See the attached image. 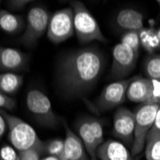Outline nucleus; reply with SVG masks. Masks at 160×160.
<instances>
[{
    "instance_id": "obj_9",
    "label": "nucleus",
    "mask_w": 160,
    "mask_h": 160,
    "mask_svg": "<svg viewBox=\"0 0 160 160\" xmlns=\"http://www.w3.org/2000/svg\"><path fill=\"white\" fill-rule=\"evenodd\" d=\"M138 56L123 43H118L112 48V64L110 77L116 80H124L135 66Z\"/></svg>"
},
{
    "instance_id": "obj_5",
    "label": "nucleus",
    "mask_w": 160,
    "mask_h": 160,
    "mask_svg": "<svg viewBox=\"0 0 160 160\" xmlns=\"http://www.w3.org/2000/svg\"><path fill=\"white\" fill-rule=\"evenodd\" d=\"M26 105L36 120L46 127H56L60 118L54 112L49 98L38 89H31L26 96Z\"/></svg>"
},
{
    "instance_id": "obj_34",
    "label": "nucleus",
    "mask_w": 160,
    "mask_h": 160,
    "mask_svg": "<svg viewBox=\"0 0 160 160\" xmlns=\"http://www.w3.org/2000/svg\"><path fill=\"white\" fill-rule=\"evenodd\" d=\"M156 3L158 4V6H159V9H160V0H157V1H156Z\"/></svg>"
},
{
    "instance_id": "obj_20",
    "label": "nucleus",
    "mask_w": 160,
    "mask_h": 160,
    "mask_svg": "<svg viewBox=\"0 0 160 160\" xmlns=\"http://www.w3.org/2000/svg\"><path fill=\"white\" fill-rule=\"evenodd\" d=\"M147 160H160V134L148 133L145 144Z\"/></svg>"
},
{
    "instance_id": "obj_31",
    "label": "nucleus",
    "mask_w": 160,
    "mask_h": 160,
    "mask_svg": "<svg viewBox=\"0 0 160 160\" xmlns=\"http://www.w3.org/2000/svg\"><path fill=\"white\" fill-rule=\"evenodd\" d=\"M40 160H60L59 158H57V157H55V156H46V157H44V158H41Z\"/></svg>"
},
{
    "instance_id": "obj_32",
    "label": "nucleus",
    "mask_w": 160,
    "mask_h": 160,
    "mask_svg": "<svg viewBox=\"0 0 160 160\" xmlns=\"http://www.w3.org/2000/svg\"><path fill=\"white\" fill-rule=\"evenodd\" d=\"M156 37L158 39V49H160V28L156 30Z\"/></svg>"
},
{
    "instance_id": "obj_15",
    "label": "nucleus",
    "mask_w": 160,
    "mask_h": 160,
    "mask_svg": "<svg viewBox=\"0 0 160 160\" xmlns=\"http://www.w3.org/2000/svg\"><path fill=\"white\" fill-rule=\"evenodd\" d=\"M117 26L123 30L140 32L144 29L142 13L133 9H123L118 12L115 18Z\"/></svg>"
},
{
    "instance_id": "obj_18",
    "label": "nucleus",
    "mask_w": 160,
    "mask_h": 160,
    "mask_svg": "<svg viewBox=\"0 0 160 160\" xmlns=\"http://www.w3.org/2000/svg\"><path fill=\"white\" fill-rule=\"evenodd\" d=\"M22 83V76L17 73H0V91L8 96L16 93Z\"/></svg>"
},
{
    "instance_id": "obj_24",
    "label": "nucleus",
    "mask_w": 160,
    "mask_h": 160,
    "mask_svg": "<svg viewBox=\"0 0 160 160\" xmlns=\"http://www.w3.org/2000/svg\"><path fill=\"white\" fill-rule=\"evenodd\" d=\"M89 122V127L91 128V132L94 134V137L98 143L99 146H101L102 144L105 142L104 139V130H103V125L102 123L96 119V118H87Z\"/></svg>"
},
{
    "instance_id": "obj_7",
    "label": "nucleus",
    "mask_w": 160,
    "mask_h": 160,
    "mask_svg": "<svg viewBox=\"0 0 160 160\" xmlns=\"http://www.w3.org/2000/svg\"><path fill=\"white\" fill-rule=\"evenodd\" d=\"M49 20V13L45 9L32 8L27 14L26 27L20 38L21 42L28 47L34 46L48 29Z\"/></svg>"
},
{
    "instance_id": "obj_23",
    "label": "nucleus",
    "mask_w": 160,
    "mask_h": 160,
    "mask_svg": "<svg viewBox=\"0 0 160 160\" xmlns=\"http://www.w3.org/2000/svg\"><path fill=\"white\" fill-rule=\"evenodd\" d=\"M121 43H123V44L132 49L136 56H139V50L141 46L139 32L136 31L126 32L121 38Z\"/></svg>"
},
{
    "instance_id": "obj_12",
    "label": "nucleus",
    "mask_w": 160,
    "mask_h": 160,
    "mask_svg": "<svg viewBox=\"0 0 160 160\" xmlns=\"http://www.w3.org/2000/svg\"><path fill=\"white\" fill-rule=\"evenodd\" d=\"M28 65V56L23 52L0 46V70L4 73H16L25 70Z\"/></svg>"
},
{
    "instance_id": "obj_21",
    "label": "nucleus",
    "mask_w": 160,
    "mask_h": 160,
    "mask_svg": "<svg viewBox=\"0 0 160 160\" xmlns=\"http://www.w3.org/2000/svg\"><path fill=\"white\" fill-rule=\"evenodd\" d=\"M141 45L150 54H153L154 50L158 48V39L156 37V31L152 29H143L139 32Z\"/></svg>"
},
{
    "instance_id": "obj_25",
    "label": "nucleus",
    "mask_w": 160,
    "mask_h": 160,
    "mask_svg": "<svg viewBox=\"0 0 160 160\" xmlns=\"http://www.w3.org/2000/svg\"><path fill=\"white\" fill-rule=\"evenodd\" d=\"M0 160H20V158L16 149L6 145L0 149Z\"/></svg>"
},
{
    "instance_id": "obj_16",
    "label": "nucleus",
    "mask_w": 160,
    "mask_h": 160,
    "mask_svg": "<svg viewBox=\"0 0 160 160\" xmlns=\"http://www.w3.org/2000/svg\"><path fill=\"white\" fill-rule=\"evenodd\" d=\"M77 132L91 160H97V150L99 145L91 132L88 119H82L77 124Z\"/></svg>"
},
{
    "instance_id": "obj_10",
    "label": "nucleus",
    "mask_w": 160,
    "mask_h": 160,
    "mask_svg": "<svg viewBox=\"0 0 160 160\" xmlns=\"http://www.w3.org/2000/svg\"><path fill=\"white\" fill-rule=\"evenodd\" d=\"M134 128V112L126 108H119L113 116V134L128 146L132 147Z\"/></svg>"
},
{
    "instance_id": "obj_19",
    "label": "nucleus",
    "mask_w": 160,
    "mask_h": 160,
    "mask_svg": "<svg viewBox=\"0 0 160 160\" xmlns=\"http://www.w3.org/2000/svg\"><path fill=\"white\" fill-rule=\"evenodd\" d=\"M144 71L149 79L160 81V54H150L144 62Z\"/></svg>"
},
{
    "instance_id": "obj_2",
    "label": "nucleus",
    "mask_w": 160,
    "mask_h": 160,
    "mask_svg": "<svg viewBox=\"0 0 160 160\" xmlns=\"http://www.w3.org/2000/svg\"><path fill=\"white\" fill-rule=\"evenodd\" d=\"M0 114L6 121L8 128V138L12 147L18 152L26 150H38L42 154L45 153V142H43L35 129L22 119L0 109Z\"/></svg>"
},
{
    "instance_id": "obj_29",
    "label": "nucleus",
    "mask_w": 160,
    "mask_h": 160,
    "mask_svg": "<svg viewBox=\"0 0 160 160\" xmlns=\"http://www.w3.org/2000/svg\"><path fill=\"white\" fill-rule=\"evenodd\" d=\"M149 133H152V134H160V108L157 111L156 117L154 120V123L151 128V130L149 132Z\"/></svg>"
},
{
    "instance_id": "obj_3",
    "label": "nucleus",
    "mask_w": 160,
    "mask_h": 160,
    "mask_svg": "<svg viewBox=\"0 0 160 160\" xmlns=\"http://www.w3.org/2000/svg\"><path fill=\"white\" fill-rule=\"evenodd\" d=\"M70 3L74 13V31L79 41L82 43L93 40L105 42L107 38L102 33L99 23L85 5L80 1H71Z\"/></svg>"
},
{
    "instance_id": "obj_26",
    "label": "nucleus",
    "mask_w": 160,
    "mask_h": 160,
    "mask_svg": "<svg viewBox=\"0 0 160 160\" xmlns=\"http://www.w3.org/2000/svg\"><path fill=\"white\" fill-rule=\"evenodd\" d=\"M20 160H40L42 153L38 150L30 149L18 152Z\"/></svg>"
},
{
    "instance_id": "obj_14",
    "label": "nucleus",
    "mask_w": 160,
    "mask_h": 160,
    "mask_svg": "<svg viewBox=\"0 0 160 160\" xmlns=\"http://www.w3.org/2000/svg\"><path fill=\"white\" fill-rule=\"evenodd\" d=\"M97 158L101 160H132L125 144L114 140H105L97 150Z\"/></svg>"
},
{
    "instance_id": "obj_33",
    "label": "nucleus",
    "mask_w": 160,
    "mask_h": 160,
    "mask_svg": "<svg viewBox=\"0 0 160 160\" xmlns=\"http://www.w3.org/2000/svg\"><path fill=\"white\" fill-rule=\"evenodd\" d=\"M153 104H157V105H159V106H160V98L156 99V100L154 101V103H153Z\"/></svg>"
},
{
    "instance_id": "obj_8",
    "label": "nucleus",
    "mask_w": 160,
    "mask_h": 160,
    "mask_svg": "<svg viewBox=\"0 0 160 160\" xmlns=\"http://www.w3.org/2000/svg\"><path fill=\"white\" fill-rule=\"evenodd\" d=\"M130 81L132 79L120 80L108 84L96 100L95 109L98 112H104L122 105L127 98V90Z\"/></svg>"
},
{
    "instance_id": "obj_22",
    "label": "nucleus",
    "mask_w": 160,
    "mask_h": 160,
    "mask_svg": "<svg viewBox=\"0 0 160 160\" xmlns=\"http://www.w3.org/2000/svg\"><path fill=\"white\" fill-rule=\"evenodd\" d=\"M45 154L55 156L60 160H65L64 152V140L52 139L45 142Z\"/></svg>"
},
{
    "instance_id": "obj_17",
    "label": "nucleus",
    "mask_w": 160,
    "mask_h": 160,
    "mask_svg": "<svg viewBox=\"0 0 160 160\" xmlns=\"http://www.w3.org/2000/svg\"><path fill=\"white\" fill-rule=\"evenodd\" d=\"M25 19L9 11H0V30L10 35H17L25 30Z\"/></svg>"
},
{
    "instance_id": "obj_11",
    "label": "nucleus",
    "mask_w": 160,
    "mask_h": 160,
    "mask_svg": "<svg viewBox=\"0 0 160 160\" xmlns=\"http://www.w3.org/2000/svg\"><path fill=\"white\" fill-rule=\"evenodd\" d=\"M127 99L133 103L152 104L154 99V86L153 82L149 78L136 76L132 78L128 90Z\"/></svg>"
},
{
    "instance_id": "obj_13",
    "label": "nucleus",
    "mask_w": 160,
    "mask_h": 160,
    "mask_svg": "<svg viewBox=\"0 0 160 160\" xmlns=\"http://www.w3.org/2000/svg\"><path fill=\"white\" fill-rule=\"evenodd\" d=\"M65 128L64 152L65 160H89L87 152L77 133H75L67 124L62 121Z\"/></svg>"
},
{
    "instance_id": "obj_6",
    "label": "nucleus",
    "mask_w": 160,
    "mask_h": 160,
    "mask_svg": "<svg viewBox=\"0 0 160 160\" xmlns=\"http://www.w3.org/2000/svg\"><path fill=\"white\" fill-rule=\"evenodd\" d=\"M74 31V13L72 8L57 11L50 18L47 38L55 44H59L70 38Z\"/></svg>"
},
{
    "instance_id": "obj_27",
    "label": "nucleus",
    "mask_w": 160,
    "mask_h": 160,
    "mask_svg": "<svg viewBox=\"0 0 160 160\" xmlns=\"http://www.w3.org/2000/svg\"><path fill=\"white\" fill-rule=\"evenodd\" d=\"M16 101L10 96L4 94L3 92L0 91V109H8L12 110L16 108Z\"/></svg>"
},
{
    "instance_id": "obj_35",
    "label": "nucleus",
    "mask_w": 160,
    "mask_h": 160,
    "mask_svg": "<svg viewBox=\"0 0 160 160\" xmlns=\"http://www.w3.org/2000/svg\"><path fill=\"white\" fill-rule=\"evenodd\" d=\"M0 3H1V1H0Z\"/></svg>"
},
{
    "instance_id": "obj_4",
    "label": "nucleus",
    "mask_w": 160,
    "mask_h": 160,
    "mask_svg": "<svg viewBox=\"0 0 160 160\" xmlns=\"http://www.w3.org/2000/svg\"><path fill=\"white\" fill-rule=\"evenodd\" d=\"M159 108L160 106L157 104H143L135 109L134 140L132 147V156L140 154L145 149L148 133L154 123Z\"/></svg>"
},
{
    "instance_id": "obj_28",
    "label": "nucleus",
    "mask_w": 160,
    "mask_h": 160,
    "mask_svg": "<svg viewBox=\"0 0 160 160\" xmlns=\"http://www.w3.org/2000/svg\"><path fill=\"white\" fill-rule=\"evenodd\" d=\"M29 3H30L29 0H9L7 1V5L12 11H21Z\"/></svg>"
},
{
    "instance_id": "obj_1",
    "label": "nucleus",
    "mask_w": 160,
    "mask_h": 160,
    "mask_svg": "<svg viewBox=\"0 0 160 160\" xmlns=\"http://www.w3.org/2000/svg\"><path fill=\"white\" fill-rule=\"evenodd\" d=\"M104 68V55L97 48L72 51L58 64V87L68 98H84L96 85Z\"/></svg>"
},
{
    "instance_id": "obj_30",
    "label": "nucleus",
    "mask_w": 160,
    "mask_h": 160,
    "mask_svg": "<svg viewBox=\"0 0 160 160\" xmlns=\"http://www.w3.org/2000/svg\"><path fill=\"white\" fill-rule=\"evenodd\" d=\"M7 130V124H6V121L5 119L3 118V116L0 114V141L3 138L5 132Z\"/></svg>"
}]
</instances>
